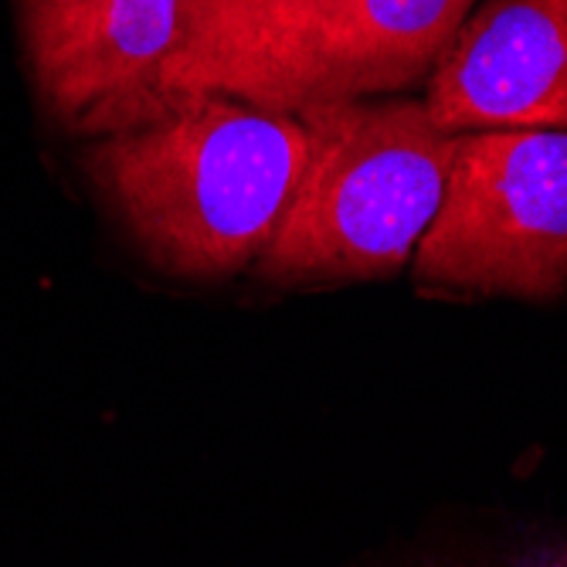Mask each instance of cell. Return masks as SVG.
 Listing matches in <instances>:
<instances>
[{"instance_id": "1", "label": "cell", "mask_w": 567, "mask_h": 567, "mask_svg": "<svg viewBox=\"0 0 567 567\" xmlns=\"http://www.w3.org/2000/svg\"><path fill=\"white\" fill-rule=\"evenodd\" d=\"M302 153L296 113L221 92H177L161 120L85 140L79 171L99 212L150 269L218 282L259 262Z\"/></svg>"}, {"instance_id": "2", "label": "cell", "mask_w": 567, "mask_h": 567, "mask_svg": "<svg viewBox=\"0 0 567 567\" xmlns=\"http://www.w3.org/2000/svg\"><path fill=\"white\" fill-rule=\"evenodd\" d=\"M306 153L286 212L255 262L276 289L398 276L442 200L455 136L422 99H347L296 113Z\"/></svg>"}, {"instance_id": "3", "label": "cell", "mask_w": 567, "mask_h": 567, "mask_svg": "<svg viewBox=\"0 0 567 567\" xmlns=\"http://www.w3.org/2000/svg\"><path fill=\"white\" fill-rule=\"evenodd\" d=\"M476 0H184L167 92L299 113L432 75Z\"/></svg>"}, {"instance_id": "4", "label": "cell", "mask_w": 567, "mask_h": 567, "mask_svg": "<svg viewBox=\"0 0 567 567\" xmlns=\"http://www.w3.org/2000/svg\"><path fill=\"white\" fill-rule=\"evenodd\" d=\"M425 296L550 302L567 292V130L455 136L442 200L411 251Z\"/></svg>"}, {"instance_id": "5", "label": "cell", "mask_w": 567, "mask_h": 567, "mask_svg": "<svg viewBox=\"0 0 567 567\" xmlns=\"http://www.w3.org/2000/svg\"><path fill=\"white\" fill-rule=\"evenodd\" d=\"M184 0H18L34 102L51 130L79 140L161 120L174 95L167 62Z\"/></svg>"}, {"instance_id": "6", "label": "cell", "mask_w": 567, "mask_h": 567, "mask_svg": "<svg viewBox=\"0 0 567 567\" xmlns=\"http://www.w3.org/2000/svg\"><path fill=\"white\" fill-rule=\"evenodd\" d=\"M422 102L445 133L567 130V0H483Z\"/></svg>"}]
</instances>
